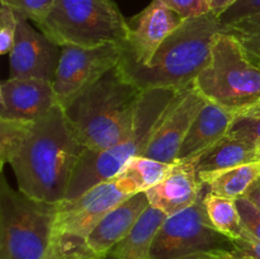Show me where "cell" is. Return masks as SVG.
Here are the masks:
<instances>
[{
	"instance_id": "6da1fadb",
	"label": "cell",
	"mask_w": 260,
	"mask_h": 259,
	"mask_svg": "<svg viewBox=\"0 0 260 259\" xmlns=\"http://www.w3.org/2000/svg\"><path fill=\"white\" fill-rule=\"evenodd\" d=\"M85 149L62 107H53L33 122L10 163L18 190L42 202L63 201Z\"/></svg>"
},
{
	"instance_id": "7a4b0ae2",
	"label": "cell",
	"mask_w": 260,
	"mask_h": 259,
	"mask_svg": "<svg viewBox=\"0 0 260 259\" xmlns=\"http://www.w3.org/2000/svg\"><path fill=\"white\" fill-rule=\"evenodd\" d=\"M144 91L121 65L63 108L84 146L104 150L123 139L134 124Z\"/></svg>"
},
{
	"instance_id": "3957f363",
	"label": "cell",
	"mask_w": 260,
	"mask_h": 259,
	"mask_svg": "<svg viewBox=\"0 0 260 259\" xmlns=\"http://www.w3.org/2000/svg\"><path fill=\"white\" fill-rule=\"evenodd\" d=\"M220 32V20L213 13L185 19L161 43L149 63L137 65L122 56L119 65L142 91L182 90L207 66Z\"/></svg>"
},
{
	"instance_id": "277c9868",
	"label": "cell",
	"mask_w": 260,
	"mask_h": 259,
	"mask_svg": "<svg viewBox=\"0 0 260 259\" xmlns=\"http://www.w3.org/2000/svg\"><path fill=\"white\" fill-rule=\"evenodd\" d=\"M178 91L172 89L144 91L134 124L123 139L99 151L85 149L71 178L65 200H74L94 185L113 179L129 160L144 156Z\"/></svg>"
},
{
	"instance_id": "5b68a950",
	"label": "cell",
	"mask_w": 260,
	"mask_h": 259,
	"mask_svg": "<svg viewBox=\"0 0 260 259\" xmlns=\"http://www.w3.org/2000/svg\"><path fill=\"white\" fill-rule=\"evenodd\" d=\"M193 83L208 102L241 116L260 99V65L234 36L220 32L207 66Z\"/></svg>"
},
{
	"instance_id": "8992f818",
	"label": "cell",
	"mask_w": 260,
	"mask_h": 259,
	"mask_svg": "<svg viewBox=\"0 0 260 259\" xmlns=\"http://www.w3.org/2000/svg\"><path fill=\"white\" fill-rule=\"evenodd\" d=\"M37 27L60 47L124 45L129 35L128 22L113 0H55Z\"/></svg>"
},
{
	"instance_id": "52a82bcc",
	"label": "cell",
	"mask_w": 260,
	"mask_h": 259,
	"mask_svg": "<svg viewBox=\"0 0 260 259\" xmlns=\"http://www.w3.org/2000/svg\"><path fill=\"white\" fill-rule=\"evenodd\" d=\"M58 203L33 200L0 182V259H47Z\"/></svg>"
},
{
	"instance_id": "ba28073f",
	"label": "cell",
	"mask_w": 260,
	"mask_h": 259,
	"mask_svg": "<svg viewBox=\"0 0 260 259\" xmlns=\"http://www.w3.org/2000/svg\"><path fill=\"white\" fill-rule=\"evenodd\" d=\"M205 192L190 207L168 216L152 243L150 259H190L202 254L234 253L235 243L217 230L206 211Z\"/></svg>"
},
{
	"instance_id": "9c48e42d",
	"label": "cell",
	"mask_w": 260,
	"mask_h": 259,
	"mask_svg": "<svg viewBox=\"0 0 260 259\" xmlns=\"http://www.w3.org/2000/svg\"><path fill=\"white\" fill-rule=\"evenodd\" d=\"M139 193L129 178L119 174L94 185L74 200L58 202L55 234L84 239L111 212L131 196Z\"/></svg>"
},
{
	"instance_id": "30bf717a",
	"label": "cell",
	"mask_w": 260,
	"mask_h": 259,
	"mask_svg": "<svg viewBox=\"0 0 260 259\" xmlns=\"http://www.w3.org/2000/svg\"><path fill=\"white\" fill-rule=\"evenodd\" d=\"M123 51L124 45L119 43H106L94 47L62 46L52 81L58 106L68 107L102 76L118 66Z\"/></svg>"
},
{
	"instance_id": "8fae6325",
	"label": "cell",
	"mask_w": 260,
	"mask_h": 259,
	"mask_svg": "<svg viewBox=\"0 0 260 259\" xmlns=\"http://www.w3.org/2000/svg\"><path fill=\"white\" fill-rule=\"evenodd\" d=\"M207 103L208 101L198 91L194 83L178 91L146 147L144 156L175 164L178 152L190 126Z\"/></svg>"
},
{
	"instance_id": "7c38bea8",
	"label": "cell",
	"mask_w": 260,
	"mask_h": 259,
	"mask_svg": "<svg viewBox=\"0 0 260 259\" xmlns=\"http://www.w3.org/2000/svg\"><path fill=\"white\" fill-rule=\"evenodd\" d=\"M17 15V35L9 53V78L40 79L52 83L60 61L61 47L45 33L33 28L27 18Z\"/></svg>"
},
{
	"instance_id": "4fadbf2b",
	"label": "cell",
	"mask_w": 260,
	"mask_h": 259,
	"mask_svg": "<svg viewBox=\"0 0 260 259\" xmlns=\"http://www.w3.org/2000/svg\"><path fill=\"white\" fill-rule=\"evenodd\" d=\"M184 20L161 2L152 0L128 22L129 35L124 43L123 57L137 65L149 63L161 43Z\"/></svg>"
},
{
	"instance_id": "5bb4252c",
	"label": "cell",
	"mask_w": 260,
	"mask_h": 259,
	"mask_svg": "<svg viewBox=\"0 0 260 259\" xmlns=\"http://www.w3.org/2000/svg\"><path fill=\"white\" fill-rule=\"evenodd\" d=\"M58 106L53 84L9 78L0 84V118L35 122Z\"/></svg>"
},
{
	"instance_id": "9a60e30c",
	"label": "cell",
	"mask_w": 260,
	"mask_h": 259,
	"mask_svg": "<svg viewBox=\"0 0 260 259\" xmlns=\"http://www.w3.org/2000/svg\"><path fill=\"white\" fill-rule=\"evenodd\" d=\"M194 161L175 163L164 179L147 189L146 196L152 207L167 216H173L190 207L205 192Z\"/></svg>"
},
{
	"instance_id": "2e32d148",
	"label": "cell",
	"mask_w": 260,
	"mask_h": 259,
	"mask_svg": "<svg viewBox=\"0 0 260 259\" xmlns=\"http://www.w3.org/2000/svg\"><path fill=\"white\" fill-rule=\"evenodd\" d=\"M150 206L146 193L139 192L112 210L85 238L89 250L104 259L112 249L123 240Z\"/></svg>"
},
{
	"instance_id": "e0dca14e",
	"label": "cell",
	"mask_w": 260,
	"mask_h": 259,
	"mask_svg": "<svg viewBox=\"0 0 260 259\" xmlns=\"http://www.w3.org/2000/svg\"><path fill=\"white\" fill-rule=\"evenodd\" d=\"M236 114L208 102L196 117L179 152L177 163L192 161L228 135Z\"/></svg>"
},
{
	"instance_id": "ac0fdd59",
	"label": "cell",
	"mask_w": 260,
	"mask_h": 259,
	"mask_svg": "<svg viewBox=\"0 0 260 259\" xmlns=\"http://www.w3.org/2000/svg\"><path fill=\"white\" fill-rule=\"evenodd\" d=\"M167 218L164 212L150 205L128 235L112 249L108 256L114 259H150L152 243Z\"/></svg>"
},
{
	"instance_id": "d6986e66",
	"label": "cell",
	"mask_w": 260,
	"mask_h": 259,
	"mask_svg": "<svg viewBox=\"0 0 260 259\" xmlns=\"http://www.w3.org/2000/svg\"><path fill=\"white\" fill-rule=\"evenodd\" d=\"M256 160H258V152L254 142L226 135L221 141L213 145L211 149L203 152L193 161L200 174V173L229 169Z\"/></svg>"
},
{
	"instance_id": "ffe728a7",
	"label": "cell",
	"mask_w": 260,
	"mask_h": 259,
	"mask_svg": "<svg viewBox=\"0 0 260 259\" xmlns=\"http://www.w3.org/2000/svg\"><path fill=\"white\" fill-rule=\"evenodd\" d=\"M208 192L231 200L245 197L248 190L260 178V160L239 167L198 174Z\"/></svg>"
},
{
	"instance_id": "44dd1931",
	"label": "cell",
	"mask_w": 260,
	"mask_h": 259,
	"mask_svg": "<svg viewBox=\"0 0 260 259\" xmlns=\"http://www.w3.org/2000/svg\"><path fill=\"white\" fill-rule=\"evenodd\" d=\"M203 201H205L208 218L220 233L233 240L240 239L245 235L246 231L241 222V216L236 205V200L220 197V196L208 192L207 189Z\"/></svg>"
},
{
	"instance_id": "7402d4cb",
	"label": "cell",
	"mask_w": 260,
	"mask_h": 259,
	"mask_svg": "<svg viewBox=\"0 0 260 259\" xmlns=\"http://www.w3.org/2000/svg\"><path fill=\"white\" fill-rule=\"evenodd\" d=\"M173 165L147 156H135L124 165L119 174L129 178L139 192H146L164 179Z\"/></svg>"
},
{
	"instance_id": "603a6c76",
	"label": "cell",
	"mask_w": 260,
	"mask_h": 259,
	"mask_svg": "<svg viewBox=\"0 0 260 259\" xmlns=\"http://www.w3.org/2000/svg\"><path fill=\"white\" fill-rule=\"evenodd\" d=\"M33 122L0 118V161L10 164L27 139Z\"/></svg>"
},
{
	"instance_id": "cb8c5ba5",
	"label": "cell",
	"mask_w": 260,
	"mask_h": 259,
	"mask_svg": "<svg viewBox=\"0 0 260 259\" xmlns=\"http://www.w3.org/2000/svg\"><path fill=\"white\" fill-rule=\"evenodd\" d=\"M221 32L234 36L241 43L251 60L260 65V14L251 15L221 27Z\"/></svg>"
},
{
	"instance_id": "d4e9b609",
	"label": "cell",
	"mask_w": 260,
	"mask_h": 259,
	"mask_svg": "<svg viewBox=\"0 0 260 259\" xmlns=\"http://www.w3.org/2000/svg\"><path fill=\"white\" fill-rule=\"evenodd\" d=\"M93 256L95 255L89 250L84 239L55 234L47 259H89Z\"/></svg>"
},
{
	"instance_id": "484cf974",
	"label": "cell",
	"mask_w": 260,
	"mask_h": 259,
	"mask_svg": "<svg viewBox=\"0 0 260 259\" xmlns=\"http://www.w3.org/2000/svg\"><path fill=\"white\" fill-rule=\"evenodd\" d=\"M0 3L7 4L17 14L38 24L48 14L55 0H0Z\"/></svg>"
},
{
	"instance_id": "4316f807",
	"label": "cell",
	"mask_w": 260,
	"mask_h": 259,
	"mask_svg": "<svg viewBox=\"0 0 260 259\" xmlns=\"http://www.w3.org/2000/svg\"><path fill=\"white\" fill-rule=\"evenodd\" d=\"M18 15L7 4L0 3V53H10L15 42Z\"/></svg>"
},
{
	"instance_id": "83f0119b",
	"label": "cell",
	"mask_w": 260,
	"mask_h": 259,
	"mask_svg": "<svg viewBox=\"0 0 260 259\" xmlns=\"http://www.w3.org/2000/svg\"><path fill=\"white\" fill-rule=\"evenodd\" d=\"M228 135L254 144L260 142V117L236 116Z\"/></svg>"
},
{
	"instance_id": "f1b7e54d",
	"label": "cell",
	"mask_w": 260,
	"mask_h": 259,
	"mask_svg": "<svg viewBox=\"0 0 260 259\" xmlns=\"http://www.w3.org/2000/svg\"><path fill=\"white\" fill-rule=\"evenodd\" d=\"M236 205L245 231L260 241V210L246 197L238 198Z\"/></svg>"
},
{
	"instance_id": "f546056e",
	"label": "cell",
	"mask_w": 260,
	"mask_h": 259,
	"mask_svg": "<svg viewBox=\"0 0 260 259\" xmlns=\"http://www.w3.org/2000/svg\"><path fill=\"white\" fill-rule=\"evenodd\" d=\"M159 2L174 10L183 19H190L211 13L207 0H159Z\"/></svg>"
},
{
	"instance_id": "4dcf8cb0",
	"label": "cell",
	"mask_w": 260,
	"mask_h": 259,
	"mask_svg": "<svg viewBox=\"0 0 260 259\" xmlns=\"http://www.w3.org/2000/svg\"><path fill=\"white\" fill-rule=\"evenodd\" d=\"M255 14H260V0H238L218 18V20L221 27H225Z\"/></svg>"
},
{
	"instance_id": "1f68e13d",
	"label": "cell",
	"mask_w": 260,
	"mask_h": 259,
	"mask_svg": "<svg viewBox=\"0 0 260 259\" xmlns=\"http://www.w3.org/2000/svg\"><path fill=\"white\" fill-rule=\"evenodd\" d=\"M235 243V254L238 256H243L246 259H260V241L256 240L248 233L240 239L234 240Z\"/></svg>"
},
{
	"instance_id": "d6a6232c",
	"label": "cell",
	"mask_w": 260,
	"mask_h": 259,
	"mask_svg": "<svg viewBox=\"0 0 260 259\" xmlns=\"http://www.w3.org/2000/svg\"><path fill=\"white\" fill-rule=\"evenodd\" d=\"M238 0H207L208 5H210L211 13L216 15L217 18H220L226 10L230 7H233Z\"/></svg>"
},
{
	"instance_id": "836d02e7",
	"label": "cell",
	"mask_w": 260,
	"mask_h": 259,
	"mask_svg": "<svg viewBox=\"0 0 260 259\" xmlns=\"http://www.w3.org/2000/svg\"><path fill=\"white\" fill-rule=\"evenodd\" d=\"M245 197L254 203L260 210V178L253 184V187L248 190Z\"/></svg>"
},
{
	"instance_id": "e575fe53",
	"label": "cell",
	"mask_w": 260,
	"mask_h": 259,
	"mask_svg": "<svg viewBox=\"0 0 260 259\" xmlns=\"http://www.w3.org/2000/svg\"><path fill=\"white\" fill-rule=\"evenodd\" d=\"M241 116H248V117H260V99L258 103L255 104V106L251 107L250 109H248V111L245 112L244 114H241Z\"/></svg>"
},
{
	"instance_id": "d590c367",
	"label": "cell",
	"mask_w": 260,
	"mask_h": 259,
	"mask_svg": "<svg viewBox=\"0 0 260 259\" xmlns=\"http://www.w3.org/2000/svg\"><path fill=\"white\" fill-rule=\"evenodd\" d=\"M190 259H223L220 254H202V255L193 256Z\"/></svg>"
},
{
	"instance_id": "8d00e7d4",
	"label": "cell",
	"mask_w": 260,
	"mask_h": 259,
	"mask_svg": "<svg viewBox=\"0 0 260 259\" xmlns=\"http://www.w3.org/2000/svg\"><path fill=\"white\" fill-rule=\"evenodd\" d=\"M221 256H222L223 259H246V258H243V256H238L235 255V254H231V253H223V254H220Z\"/></svg>"
},
{
	"instance_id": "74e56055",
	"label": "cell",
	"mask_w": 260,
	"mask_h": 259,
	"mask_svg": "<svg viewBox=\"0 0 260 259\" xmlns=\"http://www.w3.org/2000/svg\"><path fill=\"white\" fill-rule=\"evenodd\" d=\"M256 152H258V160H260V142H256Z\"/></svg>"
},
{
	"instance_id": "f35d334b",
	"label": "cell",
	"mask_w": 260,
	"mask_h": 259,
	"mask_svg": "<svg viewBox=\"0 0 260 259\" xmlns=\"http://www.w3.org/2000/svg\"><path fill=\"white\" fill-rule=\"evenodd\" d=\"M104 259H114V258H112V256H108V255H107L106 258H104Z\"/></svg>"
},
{
	"instance_id": "ab89813d",
	"label": "cell",
	"mask_w": 260,
	"mask_h": 259,
	"mask_svg": "<svg viewBox=\"0 0 260 259\" xmlns=\"http://www.w3.org/2000/svg\"><path fill=\"white\" fill-rule=\"evenodd\" d=\"M89 259H99V258H95V256H93V258H89Z\"/></svg>"
}]
</instances>
